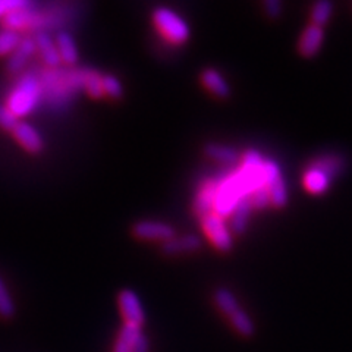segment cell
I'll list each match as a JSON object with an SVG mask.
<instances>
[{
	"label": "cell",
	"instance_id": "cell-1",
	"mask_svg": "<svg viewBox=\"0 0 352 352\" xmlns=\"http://www.w3.org/2000/svg\"><path fill=\"white\" fill-rule=\"evenodd\" d=\"M41 93L40 84L34 75H25L21 82L16 85L12 94L8 98L6 107L12 112L16 118H22L28 115L34 109L38 97Z\"/></svg>",
	"mask_w": 352,
	"mask_h": 352
},
{
	"label": "cell",
	"instance_id": "cell-2",
	"mask_svg": "<svg viewBox=\"0 0 352 352\" xmlns=\"http://www.w3.org/2000/svg\"><path fill=\"white\" fill-rule=\"evenodd\" d=\"M247 186L242 179L241 172H235L229 175L225 181H222L217 186L216 201H214V213L220 217L229 216L232 213L235 204L238 203L242 195H247Z\"/></svg>",
	"mask_w": 352,
	"mask_h": 352
},
{
	"label": "cell",
	"instance_id": "cell-3",
	"mask_svg": "<svg viewBox=\"0 0 352 352\" xmlns=\"http://www.w3.org/2000/svg\"><path fill=\"white\" fill-rule=\"evenodd\" d=\"M153 21L162 34L175 44H182L190 38L188 24L169 8H157L153 12Z\"/></svg>",
	"mask_w": 352,
	"mask_h": 352
},
{
	"label": "cell",
	"instance_id": "cell-4",
	"mask_svg": "<svg viewBox=\"0 0 352 352\" xmlns=\"http://www.w3.org/2000/svg\"><path fill=\"white\" fill-rule=\"evenodd\" d=\"M201 226L207 238L213 242V245L219 251L229 252L232 250L234 241H232V236H230L228 226L225 225L223 217H220L213 212L201 219Z\"/></svg>",
	"mask_w": 352,
	"mask_h": 352
},
{
	"label": "cell",
	"instance_id": "cell-5",
	"mask_svg": "<svg viewBox=\"0 0 352 352\" xmlns=\"http://www.w3.org/2000/svg\"><path fill=\"white\" fill-rule=\"evenodd\" d=\"M263 176H264V185L267 186L269 194H270L272 204L278 208L285 207L286 203H288V192H286V186L278 164L273 160L264 162Z\"/></svg>",
	"mask_w": 352,
	"mask_h": 352
},
{
	"label": "cell",
	"instance_id": "cell-6",
	"mask_svg": "<svg viewBox=\"0 0 352 352\" xmlns=\"http://www.w3.org/2000/svg\"><path fill=\"white\" fill-rule=\"evenodd\" d=\"M263 164L264 160L256 150H248L242 159V168L239 169L242 179L245 182L247 191L251 194L260 185H264V176H263Z\"/></svg>",
	"mask_w": 352,
	"mask_h": 352
},
{
	"label": "cell",
	"instance_id": "cell-7",
	"mask_svg": "<svg viewBox=\"0 0 352 352\" xmlns=\"http://www.w3.org/2000/svg\"><path fill=\"white\" fill-rule=\"evenodd\" d=\"M132 234L140 239L166 242L176 236V230L169 223L156 222V220H142V222H137L132 226Z\"/></svg>",
	"mask_w": 352,
	"mask_h": 352
},
{
	"label": "cell",
	"instance_id": "cell-8",
	"mask_svg": "<svg viewBox=\"0 0 352 352\" xmlns=\"http://www.w3.org/2000/svg\"><path fill=\"white\" fill-rule=\"evenodd\" d=\"M118 304L126 324L138 326V327L142 326V323L146 320V314H144V310H142L141 301L134 291L132 289L120 291L118 296Z\"/></svg>",
	"mask_w": 352,
	"mask_h": 352
},
{
	"label": "cell",
	"instance_id": "cell-9",
	"mask_svg": "<svg viewBox=\"0 0 352 352\" xmlns=\"http://www.w3.org/2000/svg\"><path fill=\"white\" fill-rule=\"evenodd\" d=\"M32 6H34V3H31L30 6L25 8L10 10V12H8L2 18L3 27L10 31H18L22 28H32L36 27V24H40V22H43V16L34 12V10L31 9Z\"/></svg>",
	"mask_w": 352,
	"mask_h": 352
},
{
	"label": "cell",
	"instance_id": "cell-10",
	"mask_svg": "<svg viewBox=\"0 0 352 352\" xmlns=\"http://www.w3.org/2000/svg\"><path fill=\"white\" fill-rule=\"evenodd\" d=\"M217 186L219 184L216 181L207 179L201 188L198 190L195 200L192 204V210L197 217H206L214 212V201H216V194H217Z\"/></svg>",
	"mask_w": 352,
	"mask_h": 352
},
{
	"label": "cell",
	"instance_id": "cell-11",
	"mask_svg": "<svg viewBox=\"0 0 352 352\" xmlns=\"http://www.w3.org/2000/svg\"><path fill=\"white\" fill-rule=\"evenodd\" d=\"M201 239L197 235H184L175 236L162 244V254L166 257H173L179 254H186V252H195L201 248Z\"/></svg>",
	"mask_w": 352,
	"mask_h": 352
},
{
	"label": "cell",
	"instance_id": "cell-12",
	"mask_svg": "<svg viewBox=\"0 0 352 352\" xmlns=\"http://www.w3.org/2000/svg\"><path fill=\"white\" fill-rule=\"evenodd\" d=\"M36 50H37V47H36L34 38L22 40L19 43V46L9 54L8 62H6L8 72H10V74L19 72L22 68H24V65L28 62V59L36 53Z\"/></svg>",
	"mask_w": 352,
	"mask_h": 352
},
{
	"label": "cell",
	"instance_id": "cell-13",
	"mask_svg": "<svg viewBox=\"0 0 352 352\" xmlns=\"http://www.w3.org/2000/svg\"><path fill=\"white\" fill-rule=\"evenodd\" d=\"M12 134L19 141V144L32 154L40 153L44 147L43 138L40 137L38 132L27 122H19L12 131Z\"/></svg>",
	"mask_w": 352,
	"mask_h": 352
},
{
	"label": "cell",
	"instance_id": "cell-14",
	"mask_svg": "<svg viewBox=\"0 0 352 352\" xmlns=\"http://www.w3.org/2000/svg\"><path fill=\"white\" fill-rule=\"evenodd\" d=\"M252 210L250 194L242 195L238 203L235 204L232 213H230V229L234 230L235 235H242L247 230L248 217Z\"/></svg>",
	"mask_w": 352,
	"mask_h": 352
},
{
	"label": "cell",
	"instance_id": "cell-15",
	"mask_svg": "<svg viewBox=\"0 0 352 352\" xmlns=\"http://www.w3.org/2000/svg\"><path fill=\"white\" fill-rule=\"evenodd\" d=\"M323 43V28L317 25H308L301 34L298 50L304 58H311L318 52Z\"/></svg>",
	"mask_w": 352,
	"mask_h": 352
},
{
	"label": "cell",
	"instance_id": "cell-16",
	"mask_svg": "<svg viewBox=\"0 0 352 352\" xmlns=\"http://www.w3.org/2000/svg\"><path fill=\"white\" fill-rule=\"evenodd\" d=\"M34 43L44 63L50 66V68H58L60 63V56L56 47V43L50 38V36H47L46 32H38L34 37Z\"/></svg>",
	"mask_w": 352,
	"mask_h": 352
},
{
	"label": "cell",
	"instance_id": "cell-17",
	"mask_svg": "<svg viewBox=\"0 0 352 352\" xmlns=\"http://www.w3.org/2000/svg\"><path fill=\"white\" fill-rule=\"evenodd\" d=\"M201 82L208 91H212L214 96L220 98H226L230 94V88L226 80L213 68H207L203 71Z\"/></svg>",
	"mask_w": 352,
	"mask_h": 352
},
{
	"label": "cell",
	"instance_id": "cell-18",
	"mask_svg": "<svg viewBox=\"0 0 352 352\" xmlns=\"http://www.w3.org/2000/svg\"><path fill=\"white\" fill-rule=\"evenodd\" d=\"M141 335V327L125 323L118 335L113 352H132Z\"/></svg>",
	"mask_w": 352,
	"mask_h": 352
},
{
	"label": "cell",
	"instance_id": "cell-19",
	"mask_svg": "<svg viewBox=\"0 0 352 352\" xmlns=\"http://www.w3.org/2000/svg\"><path fill=\"white\" fill-rule=\"evenodd\" d=\"M54 43H56L60 60L68 65L76 63V60H78V49H76L75 40L71 34H68V32H59Z\"/></svg>",
	"mask_w": 352,
	"mask_h": 352
},
{
	"label": "cell",
	"instance_id": "cell-20",
	"mask_svg": "<svg viewBox=\"0 0 352 352\" xmlns=\"http://www.w3.org/2000/svg\"><path fill=\"white\" fill-rule=\"evenodd\" d=\"M204 153L207 157H210L219 163L234 164L238 160L236 150L232 147H228V146L207 144V146H204Z\"/></svg>",
	"mask_w": 352,
	"mask_h": 352
},
{
	"label": "cell",
	"instance_id": "cell-21",
	"mask_svg": "<svg viewBox=\"0 0 352 352\" xmlns=\"http://www.w3.org/2000/svg\"><path fill=\"white\" fill-rule=\"evenodd\" d=\"M214 302L217 308L228 317L232 316L236 310H239L238 300L234 296V294L226 288H219L214 292Z\"/></svg>",
	"mask_w": 352,
	"mask_h": 352
},
{
	"label": "cell",
	"instance_id": "cell-22",
	"mask_svg": "<svg viewBox=\"0 0 352 352\" xmlns=\"http://www.w3.org/2000/svg\"><path fill=\"white\" fill-rule=\"evenodd\" d=\"M329 185V178L322 172H318L316 169H310L304 175V186L307 191H310L313 194H320L323 192Z\"/></svg>",
	"mask_w": 352,
	"mask_h": 352
},
{
	"label": "cell",
	"instance_id": "cell-23",
	"mask_svg": "<svg viewBox=\"0 0 352 352\" xmlns=\"http://www.w3.org/2000/svg\"><path fill=\"white\" fill-rule=\"evenodd\" d=\"M340 168H342V160L336 156H326V157L317 159L311 166V169L322 172L323 175L327 176L329 179L332 178V176L338 175L340 172Z\"/></svg>",
	"mask_w": 352,
	"mask_h": 352
},
{
	"label": "cell",
	"instance_id": "cell-24",
	"mask_svg": "<svg viewBox=\"0 0 352 352\" xmlns=\"http://www.w3.org/2000/svg\"><path fill=\"white\" fill-rule=\"evenodd\" d=\"M229 320H230V323H232V326L235 327V330L239 335L251 336L252 333H254V323H252L250 316L242 311L241 308L229 317Z\"/></svg>",
	"mask_w": 352,
	"mask_h": 352
},
{
	"label": "cell",
	"instance_id": "cell-25",
	"mask_svg": "<svg viewBox=\"0 0 352 352\" xmlns=\"http://www.w3.org/2000/svg\"><path fill=\"white\" fill-rule=\"evenodd\" d=\"M21 41L22 38L18 31L5 30L0 32V58L12 53L19 46Z\"/></svg>",
	"mask_w": 352,
	"mask_h": 352
},
{
	"label": "cell",
	"instance_id": "cell-26",
	"mask_svg": "<svg viewBox=\"0 0 352 352\" xmlns=\"http://www.w3.org/2000/svg\"><path fill=\"white\" fill-rule=\"evenodd\" d=\"M84 87L87 93L90 94L93 98H102L104 96L103 91V84H102V75L97 71H88L85 72V80Z\"/></svg>",
	"mask_w": 352,
	"mask_h": 352
},
{
	"label": "cell",
	"instance_id": "cell-27",
	"mask_svg": "<svg viewBox=\"0 0 352 352\" xmlns=\"http://www.w3.org/2000/svg\"><path fill=\"white\" fill-rule=\"evenodd\" d=\"M330 14H332V3L327 2V0H320V2L314 3V6L311 9L313 25H317L322 28L329 21Z\"/></svg>",
	"mask_w": 352,
	"mask_h": 352
},
{
	"label": "cell",
	"instance_id": "cell-28",
	"mask_svg": "<svg viewBox=\"0 0 352 352\" xmlns=\"http://www.w3.org/2000/svg\"><path fill=\"white\" fill-rule=\"evenodd\" d=\"M15 314V304L10 296L3 279L0 278V317L10 318Z\"/></svg>",
	"mask_w": 352,
	"mask_h": 352
},
{
	"label": "cell",
	"instance_id": "cell-29",
	"mask_svg": "<svg viewBox=\"0 0 352 352\" xmlns=\"http://www.w3.org/2000/svg\"><path fill=\"white\" fill-rule=\"evenodd\" d=\"M102 84H103L104 94L109 96L110 98H115V100H118V98L124 96V87L115 75H103Z\"/></svg>",
	"mask_w": 352,
	"mask_h": 352
},
{
	"label": "cell",
	"instance_id": "cell-30",
	"mask_svg": "<svg viewBox=\"0 0 352 352\" xmlns=\"http://www.w3.org/2000/svg\"><path fill=\"white\" fill-rule=\"evenodd\" d=\"M250 198H251L252 208H258V210L267 208L272 204L270 194H269V190L266 185H260L258 188H256L250 194Z\"/></svg>",
	"mask_w": 352,
	"mask_h": 352
},
{
	"label": "cell",
	"instance_id": "cell-31",
	"mask_svg": "<svg viewBox=\"0 0 352 352\" xmlns=\"http://www.w3.org/2000/svg\"><path fill=\"white\" fill-rule=\"evenodd\" d=\"M18 124H19L18 118L10 112L6 106L0 104V128L12 132Z\"/></svg>",
	"mask_w": 352,
	"mask_h": 352
},
{
	"label": "cell",
	"instance_id": "cell-32",
	"mask_svg": "<svg viewBox=\"0 0 352 352\" xmlns=\"http://www.w3.org/2000/svg\"><path fill=\"white\" fill-rule=\"evenodd\" d=\"M28 0H0V18H3L10 10L30 6Z\"/></svg>",
	"mask_w": 352,
	"mask_h": 352
},
{
	"label": "cell",
	"instance_id": "cell-33",
	"mask_svg": "<svg viewBox=\"0 0 352 352\" xmlns=\"http://www.w3.org/2000/svg\"><path fill=\"white\" fill-rule=\"evenodd\" d=\"M264 9H266V12L270 18H278L280 15L282 3L278 2V0H266V2H264Z\"/></svg>",
	"mask_w": 352,
	"mask_h": 352
},
{
	"label": "cell",
	"instance_id": "cell-34",
	"mask_svg": "<svg viewBox=\"0 0 352 352\" xmlns=\"http://www.w3.org/2000/svg\"><path fill=\"white\" fill-rule=\"evenodd\" d=\"M132 352H148V340L144 335L140 336V339L137 340V344L134 346V351Z\"/></svg>",
	"mask_w": 352,
	"mask_h": 352
}]
</instances>
